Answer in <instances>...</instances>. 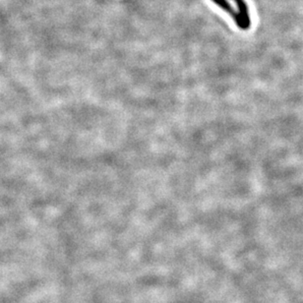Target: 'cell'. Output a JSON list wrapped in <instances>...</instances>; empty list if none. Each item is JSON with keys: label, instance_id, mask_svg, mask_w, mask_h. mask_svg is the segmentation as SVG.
I'll use <instances>...</instances> for the list:
<instances>
[{"label": "cell", "instance_id": "obj_1", "mask_svg": "<svg viewBox=\"0 0 303 303\" xmlns=\"http://www.w3.org/2000/svg\"><path fill=\"white\" fill-rule=\"evenodd\" d=\"M212 1L215 4H217L220 8H222L224 11L228 13L233 17V19L235 20V22L238 26V28H240L241 30H246L245 26H244V23L242 21L239 13L235 10V8L230 5V3L227 0H212Z\"/></svg>", "mask_w": 303, "mask_h": 303}, {"label": "cell", "instance_id": "obj_2", "mask_svg": "<svg viewBox=\"0 0 303 303\" xmlns=\"http://www.w3.org/2000/svg\"><path fill=\"white\" fill-rule=\"evenodd\" d=\"M236 1V6L238 8V13L242 19V21L244 23L245 29L248 30L250 25H251V20H250V16H249V9H248V5H247L245 0H235Z\"/></svg>", "mask_w": 303, "mask_h": 303}]
</instances>
